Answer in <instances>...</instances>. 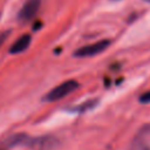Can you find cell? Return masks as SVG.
I'll return each mask as SVG.
<instances>
[{"label":"cell","instance_id":"cell-8","mask_svg":"<svg viewBox=\"0 0 150 150\" xmlns=\"http://www.w3.org/2000/svg\"><path fill=\"white\" fill-rule=\"evenodd\" d=\"M138 101H139V103H143V104L150 103V90H148V91L143 93V94L139 96Z\"/></svg>","mask_w":150,"mask_h":150},{"label":"cell","instance_id":"cell-4","mask_svg":"<svg viewBox=\"0 0 150 150\" xmlns=\"http://www.w3.org/2000/svg\"><path fill=\"white\" fill-rule=\"evenodd\" d=\"M41 6V0H27L18 13V20L21 22L30 21L39 12Z\"/></svg>","mask_w":150,"mask_h":150},{"label":"cell","instance_id":"cell-2","mask_svg":"<svg viewBox=\"0 0 150 150\" xmlns=\"http://www.w3.org/2000/svg\"><path fill=\"white\" fill-rule=\"evenodd\" d=\"M79 82L75 80H67L62 83H60L59 86L54 87L53 89H50L43 97L42 100L45 102H54V101H59L63 97H66L67 95H69L70 93H73L74 90H76L79 88Z\"/></svg>","mask_w":150,"mask_h":150},{"label":"cell","instance_id":"cell-3","mask_svg":"<svg viewBox=\"0 0 150 150\" xmlns=\"http://www.w3.org/2000/svg\"><path fill=\"white\" fill-rule=\"evenodd\" d=\"M110 45V40H100L97 42L87 45V46H82L80 48H77L74 52V56L75 57H90V56H95L100 53H102L103 50H105Z\"/></svg>","mask_w":150,"mask_h":150},{"label":"cell","instance_id":"cell-10","mask_svg":"<svg viewBox=\"0 0 150 150\" xmlns=\"http://www.w3.org/2000/svg\"><path fill=\"white\" fill-rule=\"evenodd\" d=\"M0 150H4V149H0Z\"/></svg>","mask_w":150,"mask_h":150},{"label":"cell","instance_id":"cell-5","mask_svg":"<svg viewBox=\"0 0 150 150\" xmlns=\"http://www.w3.org/2000/svg\"><path fill=\"white\" fill-rule=\"evenodd\" d=\"M150 135V125H145L139 130V132L132 139L129 150H150L146 142V136Z\"/></svg>","mask_w":150,"mask_h":150},{"label":"cell","instance_id":"cell-6","mask_svg":"<svg viewBox=\"0 0 150 150\" xmlns=\"http://www.w3.org/2000/svg\"><path fill=\"white\" fill-rule=\"evenodd\" d=\"M30 41H32V38L29 34H23L21 35L20 38H18L14 43L9 47V53L11 54H20L22 52H25L29 45H30Z\"/></svg>","mask_w":150,"mask_h":150},{"label":"cell","instance_id":"cell-1","mask_svg":"<svg viewBox=\"0 0 150 150\" xmlns=\"http://www.w3.org/2000/svg\"><path fill=\"white\" fill-rule=\"evenodd\" d=\"M6 146H27L32 150H53L57 145V139L53 136L30 137L27 134H14L4 141Z\"/></svg>","mask_w":150,"mask_h":150},{"label":"cell","instance_id":"cell-9","mask_svg":"<svg viewBox=\"0 0 150 150\" xmlns=\"http://www.w3.org/2000/svg\"><path fill=\"white\" fill-rule=\"evenodd\" d=\"M11 34V30H6V32H2L0 33V47L2 46V43L6 41V39L8 38V35Z\"/></svg>","mask_w":150,"mask_h":150},{"label":"cell","instance_id":"cell-7","mask_svg":"<svg viewBox=\"0 0 150 150\" xmlns=\"http://www.w3.org/2000/svg\"><path fill=\"white\" fill-rule=\"evenodd\" d=\"M97 102H98V100H88L86 102H82L79 105H75V107L69 108L68 110L71 111V112H86V111L95 108L96 104H97Z\"/></svg>","mask_w":150,"mask_h":150}]
</instances>
